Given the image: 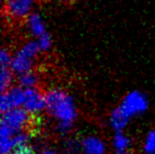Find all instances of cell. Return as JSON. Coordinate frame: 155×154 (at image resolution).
Instances as JSON below:
<instances>
[{
    "label": "cell",
    "instance_id": "cell-17",
    "mask_svg": "<svg viewBox=\"0 0 155 154\" xmlns=\"http://www.w3.org/2000/svg\"><path fill=\"white\" fill-rule=\"evenodd\" d=\"M11 154H36V153L35 151V149L28 143V144L20 145V146L16 147L14 150L11 152Z\"/></svg>",
    "mask_w": 155,
    "mask_h": 154
},
{
    "label": "cell",
    "instance_id": "cell-16",
    "mask_svg": "<svg viewBox=\"0 0 155 154\" xmlns=\"http://www.w3.org/2000/svg\"><path fill=\"white\" fill-rule=\"evenodd\" d=\"M12 57L13 54L7 49V48L3 47L0 52V64H1V68H10Z\"/></svg>",
    "mask_w": 155,
    "mask_h": 154
},
{
    "label": "cell",
    "instance_id": "cell-8",
    "mask_svg": "<svg viewBox=\"0 0 155 154\" xmlns=\"http://www.w3.org/2000/svg\"><path fill=\"white\" fill-rule=\"evenodd\" d=\"M25 22L28 34L34 38V39L38 38L39 36L47 32L46 23L44 21L42 15L38 12L31 13Z\"/></svg>",
    "mask_w": 155,
    "mask_h": 154
},
{
    "label": "cell",
    "instance_id": "cell-9",
    "mask_svg": "<svg viewBox=\"0 0 155 154\" xmlns=\"http://www.w3.org/2000/svg\"><path fill=\"white\" fill-rule=\"evenodd\" d=\"M81 144V148L84 154H105L106 152V144L98 136H87Z\"/></svg>",
    "mask_w": 155,
    "mask_h": 154
},
{
    "label": "cell",
    "instance_id": "cell-18",
    "mask_svg": "<svg viewBox=\"0 0 155 154\" xmlns=\"http://www.w3.org/2000/svg\"><path fill=\"white\" fill-rule=\"evenodd\" d=\"M40 154H58V153H56L55 151H52V150H43Z\"/></svg>",
    "mask_w": 155,
    "mask_h": 154
},
{
    "label": "cell",
    "instance_id": "cell-4",
    "mask_svg": "<svg viewBox=\"0 0 155 154\" xmlns=\"http://www.w3.org/2000/svg\"><path fill=\"white\" fill-rule=\"evenodd\" d=\"M36 0H4L2 2L4 13L14 21H26L34 13Z\"/></svg>",
    "mask_w": 155,
    "mask_h": 154
},
{
    "label": "cell",
    "instance_id": "cell-10",
    "mask_svg": "<svg viewBox=\"0 0 155 154\" xmlns=\"http://www.w3.org/2000/svg\"><path fill=\"white\" fill-rule=\"evenodd\" d=\"M129 121L130 120L127 119L123 114H122L121 111L118 109V107L116 109H114L111 113V115L109 117L110 126H111L117 133H120L122 129L128 125Z\"/></svg>",
    "mask_w": 155,
    "mask_h": 154
},
{
    "label": "cell",
    "instance_id": "cell-21",
    "mask_svg": "<svg viewBox=\"0 0 155 154\" xmlns=\"http://www.w3.org/2000/svg\"><path fill=\"white\" fill-rule=\"evenodd\" d=\"M3 1H4V0H2V2H3Z\"/></svg>",
    "mask_w": 155,
    "mask_h": 154
},
{
    "label": "cell",
    "instance_id": "cell-2",
    "mask_svg": "<svg viewBox=\"0 0 155 154\" xmlns=\"http://www.w3.org/2000/svg\"><path fill=\"white\" fill-rule=\"evenodd\" d=\"M31 114L24 108H16L3 113L0 122V139H11L24 131L31 124Z\"/></svg>",
    "mask_w": 155,
    "mask_h": 154
},
{
    "label": "cell",
    "instance_id": "cell-6",
    "mask_svg": "<svg viewBox=\"0 0 155 154\" xmlns=\"http://www.w3.org/2000/svg\"><path fill=\"white\" fill-rule=\"evenodd\" d=\"M23 108L32 116L46 110L45 93L40 91L38 87L25 90V102Z\"/></svg>",
    "mask_w": 155,
    "mask_h": 154
},
{
    "label": "cell",
    "instance_id": "cell-7",
    "mask_svg": "<svg viewBox=\"0 0 155 154\" xmlns=\"http://www.w3.org/2000/svg\"><path fill=\"white\" fill-rule=\"evenodd\" d=\"M24 102H25V90L20 86H13L10 90L1 93L0 110L3 114L12 109L23 108Z\"/></svg>",
    "mask_w": 155,
    "mask_h": 154
},
{
    "label": "cell",
    "instance_id": "cell-5",
    "mask_svg": "<svg viewBox=\"0 0 155 154\" xmlns=\"http://www.w3.org/2000/svg\"><path fill=\"white\" fill-rule=\"evenodd\" d=\"M148 108V101L145 95L138 91H132L128 93L122 100L118 109L121 111L127 119H130L134 116L141 114Z\"/></svg>",
    "mask_w": 155,
    "mask_h": 154
},
{
    "label": "cell",
    "instance_id": "cell-13",
    "mask_svg": "<svg viewBox=\"0 0 155 154\" xmlns=\"http://www.w3.org/2000/svg\"><path fill=\"white\" fill-rule=\"evenodd\" d=\"M130 145V139L128 136L124 135L123 133H117L113 139V146L117 152L128 151V148Z\"/></svg>",
    "mask_w": 155,
    "mask_h": 154
},
{
    "label": "cell",
    "instance_id": "cell-11",
    "mask_svg": "<svg viewBox=\"0 0 155 154\" xmlns=\"http://www.w3.org/2000/svg\"><path fill=\"white\" fill-rule=\"evenodd\" d=\"M19 86L23 87L24 90H28V88L38 87V76L35 74L34 71H31L26 74H23L18 77Z\"/></svg>",
    "mask_w": 155,
    "mask_h": 154
},
{
    "label": "cell",
    "instance_id": "cell-1",
    "mask_svg": "<svg viewBox=\"0 0 155 154\" xmlns=\"http://www.w3.org/2000/svg\"><path fill=\"white\" fill-rule=\"evenodd\" d=\"M46 111L57 121V129L67 133L72 129L78 117V110L73 97L59 88H52L45 92Z\"/></svg>",
    "mask_w": 155,
    "mask_h": 154
},
{
    "label": "cell",
    "instance_id": "cell-20",
    "mask_svg": "<svg viewBox=\"0 0 155 154\" xmlns=\"http://www.w3.org/2000/svg\"><path fill=\"white\" fill-rule=\"evenodd\" d=\"M116 154H130L129 151H122V152H116Z\"/></svg>",
    "mask_w": 155,
    "mask_h": 154
},
{
    "label": "cell",
    "instance_id": "cell-14",
    "mask_svg": "<svg viewBox=\"0 0 155 154\" xmlns=\"http://www.w3.org/2000/svg\"><path fill=\"white\" fill-rule=\"evenodd\" d=\"M36 44L38 46V49L40 51V53H45V52H48L52 47L53 44V39L52 36L49 32H46V34H42L41 36H39L38 38L35 39Z\"/></svg>",
    "mask_w": 155,
    "mask_h": 154
},
{
    "label": "cell",
    "instance_id": "cell-3",
    "mask_svg": "<svg viewBox=\"0 0 155 154\" xmlns=\"http://www.w3.org/2000/svg\"><path fill=\"white\" fill-rule=\"evenodd\" d=\"M40 51L35 39H30L23 43L21 47L15 52L10 65L11 71L15 76H21L31 71H34L35 59Z\"/></svg>",
    "mask_w": 155,
    "mask_h": 154
},
{
    "label": "cell",
    "instance_id": "cell-12",
    "mask_svg": "<svg viewBox=\"0 0 155 154\" xmlns=\"http://www.w3.org/2000/svg\"><path fill=\"white\" fill-rule=\"evenodd\" d=\"M14 74L10 68H1V77H0V88L1 93L7 91L13 87Z\"/></svg>",
    "mask_w": 155,
    "mask_h": 154
},
{
    "label": "cell",
    "instance_id": "cell-15",
    "mask_svg": "<svg viewBox=\"0 0 155 154\" xmlns=\"http://www.w3.org/2000/svg\"><path fill=\"white\" fill-rule=\"evenodd\" d=\"M145 154H155V129L150 131L145 137L143 144Z\"/></svg>",
    "mask_w": 155,
    "mask_h": 154
},
{
    "label": "cell",
    "instance_id": "cell-19",
    "mask_svg": "<svg viewBox=\"0 0 155 154\" xmlns=\"http://www.w3.org/2000/svg\"><path fill=\"white\" fill-rule=\"evenodd\" d=\"M57 2H61V3H69V2H73L74 0H55Z\"/></svg>",
    "mask_w": 155,
    "mask_h": 154
}]
</instances>
